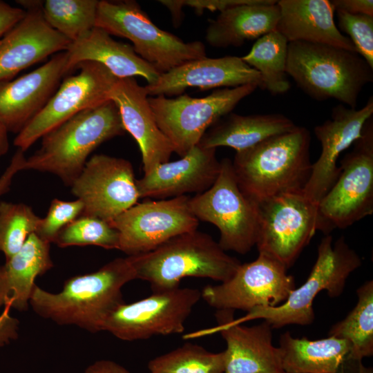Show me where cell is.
Listing matches in <instances>:
<instances>
[{
	"label": "cell",
	"mask_w": 373,
	"mask_h": 373,
	"mask_svg": "<svg viewBox=\"0 0 373 373\" xmlns=\"http://www.w3.org/2000/svg\"><path fill=\"white\" fill-rule=\"evenodd\" d=\"M135 279L130 257L118 258L95 272L68 278L58 293L36 285L30 305L37 314L58 325L102 332L108 316L124 303L122 287Z\"/></svg>",
	"instance_id": "1"
},
{
	"label": "cell",
	"mask_w": 373,
	"mask_h": 373,
	"mask_svg": "<svg viewBox=\"0 0 373 373\" xmlns=\"http://www.w3.org/2000/svg\"><path fill=\"white\" fill-rule=\"evenodd\" d=\"M310 142L309 131L297 126L236 152L232 168L241 191L257 204L303 191L312 171Z\"/></svg>",
	"instance_id": "2"
},
{
	"label": "cell",
	"mask_w": 373,
	"mask_h": 373,
	"mask_svg": "<svg viewBox=\"0 0 373 373\" xmlns=\"http://www.w3.org/2000/svg\"><path fill=\"white\" fill-rule=\"evenodd\" d=\"M125 132L117 106L108 100L46 133L40 148L26 158L24 170L52 173L71 186L89 155L101 144Z\"/></svg>",
	"instance_id": "3"
},
{
	"label": "cell",
	"mask_w": 373,
	"mask_h": 373,
	"mask_svg": "<svg viewBox=\"0 0 373 373\" xmlns=\"http://www.w3.org/2000/svg\"><path fill=\"white\" fill-rule=\"evenodd\" d=\"M128 256L136 279L148 282L153 292L178 288L186 277L223 283L233 276L241 264L211 236L198 230L177 236L147 253Z\"/></svg>",
	"instance_id": "4"
},
{
	"label": "cell",
	"mask_w": 373,
	"mask_h": 373,
	"mask_svg": "<svg viewBox=\"0 0 373 373\" xmlns=\"http://www.w3.org/2000/svg\"><path fill=\"white\" fill-rule=\"evenodd\" d=\"M287 73L312 98L334 99L352 108L373 81V68L356 52L300 41L288 44Z\"/></svg>",
	"instance_id": "5"
},
{
	"label": "cell",
	"mask_w": 373,
	"mask_h": 373,
	"mask_svg": "<svg viewBox=\"0 0 373 373\" xmlns=\"http://www.w3.org/2000/svg\"><path fill=\"white\" fill-rule=\"evenodd\" d=\"M358 254L346 242L341 236L335 242L327 234L318 247L316 260L306 281L295 288L288 298L274 307H256L234 323L263 319L272 328H280L288 325H308L314 320L313 302L323 290L331 298L339 296L343 291L349 276L361 265Z\"/></svg>",
	"instance_id": "6"
},
{
	"label": "cell",
	"mask_w": 373,
	"mask_h": 373,
	"mask_svg": "<svg viewBox=\"0 0 373 373\" xmlns=\"http://www.w3.org/2000/svg\"><path fill=\"white\" fill-rule=\"evenodd\" d=\"M95 27L130 40L137 55L160 74L206 57L202 42H185L160 29L135 1H99Z\"/></svg>",
	"instance_id": "7"
},
{
	"label": "cell",
	"mask_w": 373,
	"mask_h": 373,
	"mask_svg": "<svg viewBox=\"0 0 373 373\" xmlns=\"http://www.w3.org/2000/svg\"><path fill=\"white\" fill-rule=\"evenodd\" d=\"M257 88L256 84H247L219 88L203 97L186 94L175 98L149 96L148 102L158 127L181 157L198 144L209 128Z\"/></svg>",
	"instance_id": "8"
},
{
	"label": "cell",
	"mask_w": 373,
	"mask_h": 373,
	"mask_svg": "<svg viewBox=\"0 0 373 373\" xmlns=\"http://www.w3.org/2000/svg\"><path fill=\"white\" fill-rule=\"evenodd\" d=\"M340 162V174L318 205L322 231L345 229L373 213V117Z\"/></svg>",
	"instance_id": "9"
},
{
	"label": "cell",
	"mask_w": 373,
	"mask_h": 373,
	"mask_svg": "<svg viewBox=\"0 0 373 373\" xmlns=\"http://www.w3.org/2000/svg\"><path fill=\"white\" fill-rule=\"evenodd\" d=\"M189 204L198 220L217 227L218 242L224 251L245 254L256 245L258 205L240 189L230 159L220 161V173L213 184L191 198Z\"/></svg>",
	"instance_id": "10"
},
{
	"label": "cell",
	"mask_w": 373,
	"mask_h": 373,
	"mask_svg": "<svg viewBox=\"0 0 373 373\" xmlns=\"http://www.w3.org/2000/svg\"><path fill=\"white\" fill-rule=\"evenodd\" d=\"M258 205V253L271 256L288 269L316 231L323 230L318 204L299 191L274 196Z\"/></svg>",
	"instance_id": "11"
},
{
	"label": "cell",
	"mask_w": 373,
	"mask_h": 373,
	"mask_svg": "<svg viewBox=\"0 0 373 373\" xmlns=\"http://www.w3.org/2000/svg\"><path fill=\"white\" fill-rule=\"evenodd\" d=\"M295 288L294 278L283 264L259 253L255 260L241 263L228 280L205 286L201 298L216 310L249 312L283 304Z\"/></svg>",
	"instance_id": "12"
},
{
	"label": "cell",
	"mask_w": 373,
	"mask_h": 373,
	"mask_svg": "<svg viewBox=\"0 0 373 373\" xmlns=\"http://www.w3.org/2000/svg\"><path fill=\"white\" fill-rule=\"evenodd\" d=\"M78 74L67 77L41 110L17 134L14 144L25 152L46 133L77 113L110 100L118 79L102 64L84 61Z\"/></svg>",
	"instance_id": "13"
},
{
	"label": "cell",
	"mask_w": 373,
	"mask_h": 373,
	"mask_svg": "<svg viewBox=\"0 0 373 373\" xmlns=\"http://www.w3.org/2000/svg\"><path fill=\"white\" fill-rule=\"evenodd\" d=\"M200 298L199 289L179 287L153 292L151 296L133 303L124 302L108 316L102 332H108L126 341L180 334Z\"/></svg>",
	"instance_id": "14"
},
{
	"label": "cell",
	"mask_w": 373,
	"mask_h": 373,
	"mask_svg": "<svg viewBox=\"0 0 373 373\" xmlns=\"http://www.w3.org/2000/svg\"><path fill=\"white\" fill-rule=\"evenodd\" d=\"M187 195L132 206L109 222L119 233L118 249L128 256L151 251L180 234L197 230L199 220Z\"/></svg>",
	"instance_id": "15"
},
{
	"label": "cell",
	"mask_w": 373,
	"mask_h": 373,
	"mask_svg": "<svg viewBox=\"0 0 373 373\" xmlns=\"http://www.w3.org/2000/svg\"><path fill=\"white\" fill-rule=\"evenodd\" d=\"M70 187L84 204L82 215L108 222L140 198L131 163L104 154L94 155L87 160Z\"/></svg>",
	"instance_id": "16"
},
{
	"label": "cell",
	"mask_w": 373,
	"mask_h": 373,
	"mask_svg": "<svg viewBox=\"0 0 373 373\" xmlns=\"http://www.w3.org/2000/svg\"><path fill=\"white\" fill-rule=\"evenodd\" d=\"M234 311L217 310L218 325L190 332L184 339H192L219 332L224 339V373H285L281 352L272 341V327L266 321L245 326L234 323Z\"/></svg>",
	"instance_id": "17"
},
{
	"label": "cell",
	"mask_w": 373,
	"mask_h": 373,
	"mask_svg": "<svg viewBox=\"0 0 373 373\" xmlns=\"http://www.w3.org/2000/svg\"><path fill=\"white\" fill-rule=\"evenodd\" d=\"M373 115V97L356 110L340 104L334 106L331 117L314 127L321 145V153L312 164L309 178L303 189L304 195L318 204L336 181L340 155L360 137L366 121Z\"/></svg>",
	"instance_id": "18"
},
{
	"label": "cell",
	"mask_w": 373,
	"mask_h": 373,
	"mask_svg": "<svg viewBox=\"0 0 373 373\" xmlns=\"http://www.w3.org/2000/svg\"><path fill=\"white\" fill-rule=\"evenodd\" d=\"M18 2L26 15L0 39V82L11 80L25 68L66 51L71 43L46 21L41 1Z\"/></svg>",
	"instance_id": "19"
},
{
	"label": "cell",
	"mask_w": 373,
	"mask_h": 373,
	"mask_svg": "<svg viewBox=\"0 0 373 373\" xmlns=\"http://www.w3.org/2000/svg\"><path fill=\"white\" fill-rule=\"evenodd\" d=\"M66 52L13 80L0 82V123L19 133L44 107L67 74Z\"/></svg>",
	"instance_id": "20"
},
{
	"label": "cell",
	"mask_w": 373,
	"mask_h": 373,
	"mask_svg": "<svg viewBox=\"0 0 373 373\" xmlns=\"http://www.w3.org/2000/svg\"><path fill=\"white\" fill-rule=\"evenodd\" d=\"M256 84L260 73L237 56L202 57L182 64L162 73L156 82L145 86L149 96L181 95L186 88L208 90Z\"/></svg>",
	"instance_id": "21"
},
{
	"label": "cell",
	"mask_w": 373,
	"mask_h": 373,
	"mask_svg": "<svg viewBox=\"0 0 373 373\" xmlns=\"http://www.w3.org/2000/svg\"><path fill=\"white\" fill-rule=\"evenodd\" d=\"M216 151L198 144L180 160L159 164L136 180L140 198H172L206 191L220 170Z\"/></svg>",
	"instance_id": "22"
},
{
	"label": "cell",
	"mask_w": 373,
	"mask_h": 373,
	"mask_svg": "<svg viewBox=\"0 0 373 373\" xmlns=\"http://www.w3.org/2000/svg\"><path fill=\"white\" fill-rule=\"evenodd\" d=\"M144 86L133 77L118 79L109 99L118 108L124 129L140 147L144 174L169 161L173 147L158 127Z\"/></svg>",
	"instance_id": "23"
},
{
	"label": "cell",
	"mask_w": 373,
	"mask_h": 373,
	"mask_svg": "<svg viewBox=\"0 0 373 373\" xmlns=\"http://www.w3.org/2000/svg\"><path fill=\"white\" fill-rule=\"evenodd\" d=\"M279 344L285 373H363L369 369L354 359L351 345L345 339L331 336L298 338L287 332Z\"/></svg>",
	"instance_id": "24"
},
{
	"label": "cell",
	"mask_w": 373,
	"mask_h": 373,
	"mask_svg": "<svg viewBox=\"0 0 373 373\" xmlns=\"http://www.w3.org/2000/svg\"><path fill=\"white\" fill-rule=\"evenodd\" d=\"M280 17L276 30L288 41L326 44L356 52L334 21L335 10L328 0L277 1Z\"/></svg>",
	"instance_id": "25"
},
{
	"label": "cell",
	"mask_w": 373,
	"mask_h": 373,
	"mask_svg": "<svg viewBox=\"0 0 373 373\" xmlns=\"http://www.w3.org/2000/svg\"><path fill=\"white\" fill-rule=\"evenodd\" d=\"M66 72L84 61L104 66L117 79L142 77L152 84L160 73L135 52L132 46L113 39L103 29L95 27L82 39L71 42L65 51Z\"/></svg>",
	"instance_id": "26"
},
{
	"label": "cell",
	"mask_w": 373,
	"mask_h": 373,
	"mask_svg": "<svg viewBox=\"0 0 373 373\" xmlns=\"http://www.w3.org/2000/svg\"><path fill=\"white\" fill-rule=\"evenodd\" d=\"M279 17L277 1L252 0L226 8L210 20L205 39L215 48L238 47L275 30Z\"/></svg>",
	"instance_id": "27"
},
{
	"label": "cell",
	"mask_w": 373,
	"mask_h": 373,
	"mask_svg": "<svg viewBox=\"0 0 373 373\" xmlns=\"http://www.w3.org/2000/svg\"><path fill=\"white\" fill-rule=\"evenodd\" d=\"M50 244L32 233L21 249L0 265V308L27 310L36 278L53 267Z\"/></svg>",
	"instance_id": "28"
},
{
	"label": "cell",
	"mask_w": 373,
	"mask_h": 373,
	"mask_svg": "<svg viewBox=\"0 0 373 373\" xmlns=\"http://www.w3.org/2000/svg\"><path fill=\"white\" fill-rule=\"evenodd\" d=\"M296 126L291 119L282 114L240 115L230 113L213 125L198 144L213 149L227 146L238 152Z\"/></svg>",
	"instance_id": "29"
},
{
	"label": "cell",
	"mask_w": 373,
	"mask_h": 373,
	"mask_svg": "<svg viewBox=\"0 0 373 373\" xmlns=\"http://www.w3.org/2000/svg\"><path fill=\"white\" fill-rule=\"evenodd\" d=\"M288 44L287 39L275 30L258 38L250 51L241 57L260 73V88L274 95L290 89L287 73Z\"/></svg>",
	"instance_id": "30"
},
{
	"label": "cell",
	"mask_w": 373,
	"mask_h": 373,
	"mask_svg": "<svg viewBox=\"0 0 373 373\" xmlns=\"http://www.w3.org/2000/svg\"><path fill=\"white\" fill-rule=\"evenodd\" d=\"M356 294V305L343 320L331 327L329 336L348 341L354 359L362 361L373 354V281L365 282Z\"/></svg>",
	"instance_id": "31"
},
{
	"label": "cell",
	"mask_w": 373,
	"mask_h": 373,
	"mask_svg": "<svg viewBox=\"0 0 373 373\" xmlns=\"http://www.w3.org/2000/svg\"><path fill=\"white\" fill-rule=\"evenodd\" d=\"M98 4L97 0H46L41 8L48 25L74 42L95 27Z\"/></svg>",
	"instance_id": "32"
},
{
	"label": "cell",
	"mask_w": 373,
	"mask_h": 373,
	"mask_svg": "<svg viewBox=\"0 0 373 373\" xmlns=\"http://www.w3.org/2000/svg\"><path fill=\"white\" fill-rule=\"evenodd\" d=\"M151 372L224 373V352H210L190 343L151 360Z\"/></svg>",
	"instance_id": "33"
},
{
	"label": "cell",
	"mask_w": 373,
	"mask_h": 373,
	"mask_svg": "<svg viewBox=\"0 0 373 373\" xmlns=\"http://www.w3.org/2000/svg\"><path fill=\"white\" fill-rule=\"evenodd\" d=\"M41 218L23 203L0 202V251L8 260L35 233Z\"/></svg>",
	"instance_id": "34"
},
{
	"label": "cell",
	"mask_w": 373,
	"mask_h": 373,
	"mask_svg": "<svg viewBox=\"0 0 373 373\" xmlns=\"http://www.w3.org/2000/svg\"><path fill=\"white\" fill-rule=\"evenodd\" d=\"M54 243L61 248L95 245L118 249L119 233L108 222L82 215L59 231Z\"/></svg>",
	"instance_id": "35"
},
{
	"label": "cell",
	"mask_w": 373,
	"mask_h": 373,
	"mask_svg": "<svg viewBox=\"0 0 373 373\" xmlns=\"http://www.w3.org/2000/svg\"><path fill=\"white\" fill-rule=\"evenodd\" d=\"M335 12L339 31L348 35L356 52L373 68V16Z\"/></svg>",
	"instance_id": "36"
},
{
	"label": "cell",
	"mask_w": 373,
	"mask_h": 373,
	"mask_svg": "<svg viewBox=\"0 0 373 373\" xmlns=\"http://www.w3.org/2000/svg\"><path fill=\"white\" fill-rule=\"evenodd\" d=\"M83 211L84 204L79 199L73 201L54 199L46 217L41 218L35 233L46 242H54L59 231L79 217Z\"/></svg>",
	"instance_id": "37"
},
{
	"label": "cell",
	"mask_w": 373,
	"mask_h": 373,
	"mask_svg": "<svg viewBox=\"0 0 373 373\" xmlns=\"http://www.w3.org/2000/svg\"><path fill=\"white\" fill-rule=\"evenodd\" d=\"M252 0H187L179 1L182 7L189 6L193 8L197 13H202L203 10H219L220 12L234 6L248 3Z\"/></svg>",
	"instance_id": "38"
},
{
	"label": "cell",
	"mask_w": 373,
	"mask_h": 373,
	"mask_svg": "<svg viewBox=\"0 0 373 373\" xmlns=\"http://www.w3.org/2000/svg\"><path fill=\"white\" fill-rule=\"evenodd\" d=\"M26 162L24 152L18 149L0 177V196L10 191L13 178L19 171L25 169Z\"/></svg>",
	"instance_id": "39"
},
{
	"label": "cell",
	"mask_w": 373,
	"mask_h": 373,
	"mask_svg": "<svg viewBox=\"0 0 373 373\" xmlns=\"http://www.w3.org/2000/svg\"><path fill=\"white\" fill-rule=\"evenodd\" d=\"M23 8L12 7L0 1V37H3L25 16Z\"/></svg>",
	"instance_id": "40"
},
{
	"label": "cell",
	"mask_w": 373,
	"mask_h": 373,
	"mask_svg": "<svg viewBox=\"0 0 373 373\" xmlns=\"http://www.w3.org/2000/svg\"><path fill=\"white\" fill-rule=\"evenodd\" d=\"M11 307L6 305L0 315V346L18 337L19 321L10 314Z\"/></svg>",
	"instance_id": "41"
},
{
	"label": "cell",
	"mask_w": 373,
	"mask_h": 373,
	"mask_svg": "<svg viewBox=\"0 0 373 373\" xmlns=\"http://www.w3.org/2000/svg\"><path fill=\"white\" fill-rule=\"evenodd\" d=\"M335 11L341 10L350 14L373 16L372 0H332Z\"/></svg>",
	"instance_id": "42"
},
{
	"label": "cell",
	"mask_w": 373,
	"mask_h": 373,
	"mask_svg": "<svg viewBox=\"0 0 373 373\" xmlns=\"http://www.w3.org/2000/svg\"><path fill=\"white\" fill-rule=\"evenodd\" d=\"M84 373H129V372L112 361L100 360L89 365Z\"/></svg>",
	"instance_id": "43"
},
{
	"label": "cell",
	"mask_w": 373,
	"mask_h": 373,
	"mask_svg": "<svg viewBox=\"0 0 373 373\" xmlns=\"http://www.w3.org/2000/svg\"><path fill=\"white\" fill-rule=\"evenodd\" d=\"M8 131L0 123V157L5 155L9 149Z\"/></svg>",
	"instance_id": "44"
},
{
	"label": "cell",
	"mask_w": 373,
	"mask_h": 373,
	"mask_svg": "<svg viewBox=\"0 0 373 373\" xmlns=\"http://www.w3.org/2000/svg\"><path fill=\"white\" fill-rule=\"evenodd\" d=\"M363 373H372V370L370 368L368 370H367L366 372Z\"/></svg>",
	"instance_id": "45"
},
{
	"label": "cell",
	"mask_w": 373,
	"mask_h": 373,
	"mask_svg": "<svg viewBox=\"0 0 373 373\" xmlns=\"http://www.w3.org/2000/svg\"><path fill=\"white\" fill-rule=\"evenodd\" d=\"M150 373H157V372H150Z\"/></svg>",
	"instance_id": "46"
}]
</instances>
